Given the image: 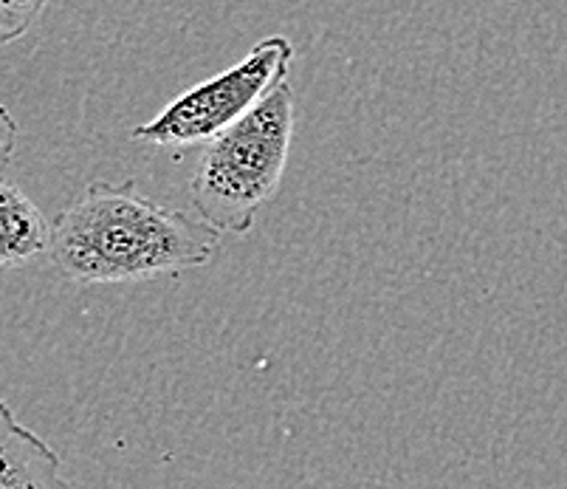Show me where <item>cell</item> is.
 Segmentation results:
<instances>
[{
  "mask_svg": "<svg viewBox=\"0 0 567 489\" xmlns=\"http://www.w3.org/2000/svg\"><path fill=\"white\" fill-rule=\"evenodd\" d=\"M293 43L286 34H268L231 69L209 77L187 94L175 96L156 120L133 128L136 142L158 147H193L213 142L246 120L262 100L288 82Z\"/></svg>",
  "mask_w": 567,
  "mask_h": 489,
  "instance_id": "cell-3",
  "label": "cell"
},
{
  "mask_svg": "<svg viewBox=\"0 0 567 489\" xmlns=\"http://www.w3.org/2000/svg\"><path fill=\"white\" fill-rule=\"evenodd\" d=\"M293 139V91L282 85L255 111L206 142L189 182L198 218L220 235H249L255 215L275 198Z\"/></svg>",
  "mask_w": 567,
  "mask_h": 489,
  "instance_id": "cell-2",
  "label": "cell"
},
{
  "mask_svg": "<svg viewBox=\"0 0 567 489\" xmlns=\"http://www.w3.org/2000/svg\"><path fill=\"white\" fill-rule=\"evenodd\" d=\"M51 249V224L23 190L0 187V266L18 269Z\"/></svg>",
  "mask_w": 567,
  "mask_h": 489,
  "instance_id": "cell-4",
  "label": "cell"
},
{
  "mask_svg": "<svg viewBox=\"0 0 567 489\" xmlns=\"http://www.w3.org/2000/svg\"><path fill=\"white\" fill-rule=\"evenodd\" d=\"M49 0H0V40L14 43L23 38L34 23Z\"/></svg>",
  "mask_w": 567,
  "mask_h": 489,
  "instance_id": "cell-5",
  "label": "cell"
},
{
  "mask_svg": "<svg viewBox=\"0 0 567 489\" xmlns=\"http://www.w3.org/2000/svg\"><path fill=\"white\" fill-rule=\"evenodd\" d=\"M224 235L204 218L144 195L136 182H94L51 224L56 272L82 286H118L200 269Z\"/></svg>",
  "mask_w": 567,
  "mask_h": 489,
  "instance_id": "cell-1",
  "label": "cell"
}]
</instances>
